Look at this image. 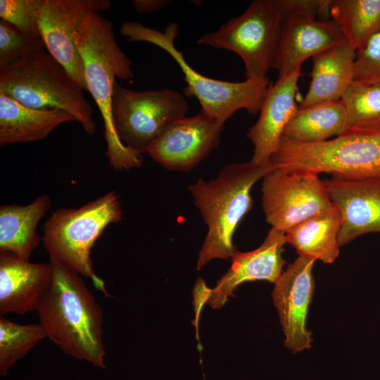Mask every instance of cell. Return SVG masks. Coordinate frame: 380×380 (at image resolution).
Instances as JSON below:
<instances>
[{
	"instance_id": "1",
	"label": "cell",
	"mask_w": 380,
	"mask_h": 380,
	"mask_svg": "<svg viewBox=\"0 0 380 380\" xmlns=\"http://www.w3.org/2000/svg\"><path fill=\"white\" fill-rule=\"evenodd\" d=\"M52 277L36 309L47 337L65 354L105 368L103 314L80 274L50 259Z\"/></svg>"
},
{
	"instance_id": "2",
	"label": "cell",
	"mask_w": 380,
	"mask_h": 380,
	"mask_svg": "<svg viewBox=\"0 0 380 380\" xmlns=\"http://www.w3.org/2000/svg\"><path fill=\"white\" fill-rule=\"evenodd\" d=\"M76 45L83 61L87 91L103 118L110 165L117 170L139 167L141 155L121 142L113 124L112 95L115 79L132 80L134 73L132 63L119 46L110 20L99 13L89 14L76 35Z\"/></svg>"
},
{
	"instance_id": "3",
	"label": "cell",
	"mask_w": 380,
	"mask_h": 380,
	"mask_svg": "<svg viewBox=\"0 0 380 380\" xmlns=\"http://www.w3.org/2000/svg\"><path fill=\"white\" fill-rule=\"evenodd\" d=\"M274 168L271 160L265 164L251 161L224 167L218 175L205 181L199 178L189 191L208 227L201 248L197 269L214 259H228L236 251L235 231L251 210L253 185Z\"/></svg>"
},
{
	"instance_id": "4",
	"label": "cell",
	"mask_w": 380,
	"mask_h": 380,
	"mask_svg": "<svg viewBox=\"0 0 380 380\" xmlns=\"http://www.w3.org/2000/svg\"><path fill=\"white\" fill-rule=\"evenodd\" d=\"M0 93L30 108L65 110L86 133L96 132L83 90L46 48L0 68Z\"/></svg>"
},
{
	"instance_id": "5",
	"label": "cell",
	"mask_w": 380,
	"mask_h": 380,
	"mask_svg": "<svg viewBox=\"0 0 380 380\" xmlns=\"http://www.w3.org/2000/svg\"><path fill=\"white\" fill-rule=\"evenodd\" d=\"M118 195L110 191L77 208H58L44 226L43 243L50 259L89 278L109 296L103 280L94 271L91 248L106 227L122 220Z\"/></svg>"
},
{
	"instance_id": "6",
	"label": "cell",
	"mask_w": 380,
	"mask_h": 380,
	"mask_svg": "<svg viewBox=\"0 0 380 380\" xmlns=\"http://www.w3.org/2000/svg\"><path fill=\"white\" fill-rule=\"evenodd\" d=\"M178 30V25L173 23L169 24L164 32L135 21H125L120 27V34L130 41L151 43L168 53L184 75V94L197 99L201 110L220 123L224 125L234 113L241 109L251 115L259 113L270 84L268 78L262 81L246 79L234 82L200 74L188 64L182 53L175 47V39Z\"/></svg>"
},
{
	"instance_id": "7",
	"label": "cell",
	"mask_w": 380,
	"mask_h": 380,
	"mask_svg": "<svg viewBox=\"0 0 380 380\" xmlns=\"http://www.w3.org/2000/svg\"><path fill=\"white\" fill-rule=\"evenodd\" d=\"M270 160L275 168L346 179L380 178V134L348 132L314 144L281 137Z\"/></svg>"
},
{
	"instance_id": "8",
	"label": "cell",
	"mask_w": 380,
	"mask_h": 380,
	"mask_svg": "<svg viewBox=\"0 0 380 380\" xmlns=\"http://www.w3.org/2000/svg\"><path fill=\"white\" fill-rule=\"evenodd\" d=\"M281 32V18L272 0H255L217 30L201 36L198 43L234 52L244 63L246 79L262 81L273 68Z\"/></svg>"
},
{
	"instance_id": "9",
	"label": "cell",
	"mask_w": 380,
	"mask_h": 380,
	"mask_svg": "<svg viewBox=\"0 0 380 380\" xmlns=\"http://www.w3.org/2000/svg\"><path fill=\"white\" fill-rule=\"evenodd\" d=\"M188 103L179 92L163 89L137 91L115 82L112 115L121 142L139 153H147L153 142L175 122L186 117Z\"/></svg>"
},
{
	"instance_id": "10",
	"label": "cell",
	"mask_w": 380,
	"mask_h": 380,
	"mask_svg": "<svg viewBox=\"0 0 380 380\" xmlns=\"http://www.w3.org/2000/svg\"><path fill=\"white\" fill-rule=\"evenodd\" d=\"M262 207L272 228L286 233L332 205L318 174L274 168L262 177Z\"/></svg>"
},
{
	"instance_id": "11",
	"label": "cell",
	"mask_w": 380,
	"mask_h": 380,
	"mask_svg": "<svg viewBox=\"0 0 380 380\" xmlns=\"http://www.w3.org/2000/svg\"><path fill=\"white\" fill-rule=\"evenodd\" d=\"M108 0H42L39 27L45 48L82 90H87L76 35L90 13L107 11Z\"/></svg>"
},
{
	"instance_id": "12",
	"label": "cell",
	"mask_w": 380,
	"mask_h": 380,
	"mask_svg": "<svg viewBox=\"0 0 380 380\" xmlns=\"http://www.w3.org/2000/svg\"><path fill=\"white\" fill-rule=\"evenodd\" d=\"M223 127L201 110L172 124L147 153L167 170L188 172L218 146Z\"/></svg>"
},
{
	"instance_id": "13",
	"label": "cell",
	"mask_w": 380,
	"mask_h": 380,
	"mask_svg": "<svg viewBox=\"0 0 380 380\" xmlns=\"http://www.w3.org/2000/svg\"><path fill=\"white\" fill-rule=\"evenodd\" d=\"M315 261L299 255L276 281L272 292L285 335L284 344L294 353L311 347L306 317L315 288L312 274Z\"/></svg>"
},
{
	"instance_id": "14",
	"label": "cell",
	"mask_w": 380,
	"mask_h": 380,
	"mask_svg": "<svg viewBox=\"0 0 380 380\" xmlns=\"http://www.w3.org/2000/svg\"><path fill=\"white\" fill-rule=\"evenodd\" d=\"M324 182L331 202L342 214L340 246L363 234L380 233V178L331 177Z\"/></svg>"
},
{
	"instance_id": "15",
	"label": "cell",
	"mask_w": 380,
	"mask_h": 380,
	"mask_svg": "<svg viewBox=\"0 0 380 380\" xmlns=\"http://www.w3.org/2000/svg\"><path fill=\"white\" fill-rule=\"evenodd\" d=\"M287 243L286 233L271 228L263 243L249 252L236 251L228 271L213 289L207 288L206 301L213 308L222 307L234 290L246 281L275 283L285 264L282 253Z\"/></svg>"
},
{
	"instance_id": "16",
	"label": "cell",
	"mask_w": 380,
	"mask_h": 380,
	"mask_svg": "<svg viewBox=\"0 0 380 380\" xmlns=\"http://www.w3.org/2000/svg\"><path fill=\"white\" fill-rule=\"evenodd\" d=\"M300 75V68L270 84L259 118L247 132L254 146L253 163H267L277 151L283 132L298 109L295 99Z\"/></svg>"
},
{
	"instance_id": "17",
	"label": "cell",
	"mask_w": 380,
	"mask_h": 380,
	"mask_svg": "<svg viewBox=\"0 0 380 380\" xmlns=\"http://www.w3.org/2000/svg\"><path fill=\"white\" fill-rule=\"evenodd\" d=\"M346 42L343 32L332 20H317L293 15L281 20V32L273 65L278 78H283L321 51Z\"/></svg>"
},
{
	"instance_id": "18",
	"label": "cell",
	"mask_w": 380,
	"mask_h": 380,
	"mask_svg": "<svg viewBox=\"0 0 380 380\" xmlns=\"http://www.w3.org/2000/svg\"><path fill=\"white\" fill-rule=\"evenodd\" d=\"M51 263H32L0 252V315L36 311L51 281Z\"/></svg>"
},
{
	"instance_id": "19",
	"label": "cell",
	"mask_w": 380,
	"mask_h": 380,
	"mask_svg": "<svg viewBox=\"0 0 380 380\" xmlns=\"http://www.w3.org/2000/svg\"><path fill=\"white\" fill-rule=\"evenodd\" d=\"M355 57L356 51L347 42L314 56L309 88L298 108L341 100L353 82Z\"/></svg>"
},
{
	"instance_id": "20",
	"label": "cell",
	"mask_w": 380,
	"mask_h": 380,
	"mask_svg": "<svg viewBox=\"0 0 380 380\" xmlns=\"http://www.w3.org/2000/svg\"><path fill=\"white\" fill-rule=\"evenodd\" d=\"M73 121L65 110L30 108L0 93L1 146L44 139L61 125Z\"/></svg>"
},
{
	"instance_id": "21",
	"label": "cell",
	"mask_w": 380,
	"mask_h": 380,
	"mask_svg": "<svg viewBox=\"0 0 380 380\" xmlns=\"http://www.w3.org/2000/svg\"><path fill=\"white\" fill-rule=\"evenodd\" d=\"M51 206L47 194L39 196L26 205H1L0 252H8L29 260L40 242L37 225Z\"/></svg>"
},
{
	"instance_id": "22",
	"label": "cell",
	"mask_w": 380,
	"mask_h": 380,
	"mask_svg": "<svg viewBox=\"0 0 380 380\" xmlns=\"http://www.w3.org/2000/svg\"><path fill=\"white\" fill-rule=\"evenodd\" d=\"M341 224V212L332 203L328 209L289 230L286 233L287 243L296 248L300 256L331 264L339 254L338 236Z\"/></svg>"
},
{
	"instance_id": "23",
	"label": "cell",
	"mask_w": 380,
	"mask_h": 380,
	"mask_svg": "<svg viewBox=\"0 0 380 380\" xmlns=\"http://www.w3.org/2000/svg\"><path fill=\"white\" fill-rule=\"evenodd\" d=\"M349 115L341 100L298 108L286 125L282 137L303 143H320L349 131Z\"/></svg>"
},
{
	"instance_id": "24",
	"label": "cell",
	"mask_w": 380,
	"mask_h": 380,
	"mask_svg": "<svg viewBox=\"0 0 380 380\" xmlns=\"http://www.w3.org/2000/svg\"><path fill=\"white\" fill-rule=\"evenodd\" d=\"M330 16L356 51L380 33V0H332Z\"/></svg>"
},
{
	"instance_id": "25",
	"label": "cell",
	"mask_w": 380,
	"mask_h": 380,
	"mask_svg": "<svg viewBox=\"0 0 380 380\" xmlns=\"http://www.w3.org/2000/svg\"><path fill=\"white\" fill-rule=\"evenodd\" d=\"M341 100L349 115L348 132L380 134V82L353 81Z\"/></svg>"
},
{
	"instance_id": "26",
	"label": "cell",
	"mask_w": 380,
	"mask_h": 380,
	"mask_svg": "<svg viewBox=\"0 0 380 380\" xmlns=\"http://www.w3.org/2000/svg\"><path fill=\"white\" fill-rule=\"evenodd\" d=\"M47 337L39 324H20L0 317V374L4 376L11 367L25 356L40 341Z\"/></svg>"
},
{
	"instance_id": "27",
	"label": "cell",
	"mask_w": 380,
	"mask_h": 380,
	"mask_svg": "<svg viewBox=\"0 0 380 380\" xmlns=\"http://www.w3.org/2000/svg\"><path fill=\"white\" fill-rule=\"evenodd\" d=\"M42 48H45L42 37L25 35L11 24L0 20V68Z\"/></svg>"
},
{
	"instance_id": "28",
	"label": "cell",
	"mask_w": 380,
	"mask_h": 380,
	"mask_svg": "<svg viewBox=\"0 0 380 380\" xmlns=\"http://www.w3.org/2000/svg\"><path fill=\"white\" fill-rule=\"evenodd\" d=\"M42 0H1L0 18L25 35L42 37L39 18Z\"/></svg>"
},
{
	"instance_id": "29",
	"label": "cell",
	"mask_w": 380,
	"mask_h": 380,
	"mask_svg": "<svg viewBox=\"0 0 380 380\" xmlns=\"http://www.w3.org/2000/svg\"><path fill=\"white\" fill-rule=\"evenodd\" d=\"M353 81L380 82V33L356 51Z\"/></svg>"
},
{
	"instance_id": "30",
	"label": "cell",
	"mask_w": 380,
	"mask_h": 380,
	"mask_svg": "<svg viewBox=\"0 0 380 380\" xmlns=\"http://www.w3.org/2000/svg\"><path fill=\"white\" fill-rule=\"evenodd\" d=\"M281 20L293 15L330 16L332 0H272Z\"/></svg>"
},
{
	"instance_id": "31",
	"label": "cell",
	"mask_w": 380,
	"mask_h": 380,
	"mask_svg": "<svg viewBox=\"0 0 380 380\" xmlns=\"http://www.w3.org/2000/svg\"><path fill=\"white\" fill-rule=\"evenodd\" d=\"M168 1L166 0H133L132 4L140 13H151L160 10Z\"/></svg>"
}]
</instances>
